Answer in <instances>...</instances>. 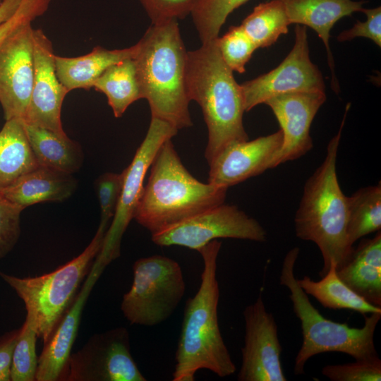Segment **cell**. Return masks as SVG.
<instances>
[{"mask_svg": "<svg viewBox=\"0 0 381 381\" xmlns=\"http://www.w3.org/2000/svg\"><path fill=\"white\" fill-rule=\"evenodd\" d=\"M221 246V242L214 240L198 250L203 260V270L198 291L184 307L173 381H193L201 369L220 377L236 372L218 320L220 293L217 269Z\"/></svg>", "mask_w": 381, "mask_h": 381, "instance_id": "cell-1", "label": "cell"}, {"mask_svg": "<svg viewBox=\"0 0 381 381\" xmlns=\"http://www.w3.org/2000/svg\"><path fill=\"white\" fill-rule=\"evenodd\" d=\"M348 103L337 133L329 141L322 164L306 180L302 198L294 217L296 236L314 243L319 248L323 267V277L332 263L336 269L351 254L353 246L346 234V197L342 192L337 175V158L341 133L347 113Z\"/></svg>", "mask_w": 381, "mask_h": 381, "instance_id": "cell-2", "label": "cell"}, {"mask_svg": "<svg viewBox=\"0 0 381 381\" xmlns=\"http://www.w3.org/2000/svg\"><path fill=\"white\" fill-rule=\"evenodd\" d=\"M216 39L187 52L185 74L188 97L200 105L207 125L208 164L229 144L248 140L242 89L222 59Z\"/></svg>", "mask_w": 381, "mask_h": 381, "instance_id": "cell-3", "label": "cell"}, {"mask_svg": "<svg viewBox=\"0 0 381 381\" xmlns=\"http://www.w3.org/2000/svg\"><path fill=\"white\" fill-rule=\"evenodd\" d=\"M133 58L142 97L151 118L179 129L193 125L185 83L187 51L178 20L152 24L138 42Z\"/></svg>", "mask_w": 381, "mask_h": 381, "instance_id": "cell-4", "label": "cell"}, {"mask_svg": "<svg viewBox=\"0 0 381 381\" xmlns=\"http://www.w3.org/2000/svg\"><path fill=\"white\" fill-rule=\"evenodd\" d=\"M150 169L133 219L151 234L224 203L228 188L194 178L171 139L162 145Z\"/></svg>", "mask_w": 381, "mask_h": 381, "instance_id": "cell-5", "label": "cell"}, {"mask_svg": "<svg viewBox=\"0 0 381 381\" xmlns=\"http://www.w3.org/2000/svg\"><path fill=\"white\" fill-rule=\"evenodd\" d=\"M299 252L298 247L287 252L279 275L280 284L290 291L293 312L300 320L302 330V344L294 359V374H303L307 361L322 353L340 352L354 359L378 355L374 335L381 312L364 315L361 327H353L347 322L340 323L324 317L297 284L294 268Z\"/></svg>", "mask_w": 381, "mask_h": 381, "instance_id": "cell-6", "label": "cell"}, {"mask_svg": "<svg viewBox=\"0 0 381 381\" xmlns=\"http://www.w3.org/2000/svg\"><path fill=\"white\" fill-rule=\"evenodd\" d=\"M109 222L100 220L98 229L86 248L54 271L34 277H18L0 272V277L23 300L25 320L38 338L46 342L71 304L75 292L100 253Z\"/></svg>", "mask_w": 381, "mask_h": 381, "instance_id": "cell-7", "label": "cell"}, {"mask_svg": "<svg viewBox=\"0 0 381 381\" xmlns=\"http://www.w3.org/2000/svg\"><path fill=\"white\" fill-rule=\"evenodd\" d=\"M133 279L126 293L121 310L131 325L155 326L175 311L186 292L180 265L160 255L137 260L133 265Z\"/></svg>", "mask_w": 381, "mask_h": 381, "instance_id": "cell-8", "label": "cell"}, {"mask_svg": "<svg viewBox=\"0 0 381 381\" xmlns=\"http://www.w3.org/2000/svg\"><path fill=\"white\" fill-rule=\"evenodd\" d=\"M222 238L263 243L267 233L255 219L236 206L222 203L151 234L157 246H179L197 251Z\"/></svg>", "mask_w": 381, "mask_h": 381, "instance_id": "cell-9", "label": "cell"}, {"mask_svg": "<svg viewBox=\"0 0 381 381\" xmlns=\"http://www.w3.org/2000/svg\"><path fill=\"white\" fill-rule=\"evenodd\" d=\"M178 130L169 123L151 118L147 134L129 166L124 169L119 201L108 229L103 246L96 260L104 267L119 255L121 237L134 213L144 188L145 175L162 146L176 135Z\"/></svg>", "mask_w": 381, "mask_h": 381, "instance_id": "cell-10", "label": "cell"}, {"mask_svg": "<svg viewBox=\"0 0 381 381\" xmlns=\"http://www.w3.org/2000/svg\"><path fill=\"white\" fill-rule=\"evenodd\" d=\"M64 380L145 381L130 349L129 333L123 327L92 336L71 354Z\"/></svg>", "mask_w": 381, "mask_h": 381, "instance_id": "cell-11", "label": "cell"}, {"mask_svg": "<svg viewBox=\"0 0 381 381\" xmlns=\"http://www.w3.org/2000/svg\"><path fill=\"white\" fill-rule=\"evenodd\" d=\"M245 111L277 95L325 91L322 75L310 58L306 26L296 25L294 46L277 67L241 85Z\"/></svg>", "mask_w": 381, "mask_h": 381, "instance_id": "cell-12", "label": "cell"}, {"mask_svg": "<svg viewBox=\"0 0 381 381\" xmlns=\"http://www.w3.org/2000/svg\"><path fill=\"white\" fill-rule=\"evenodd\" d=\"M244 344L238 381H286L281 361L282 347L272 313L268 312L260 293L243 312Z\"/></svg>", "mask_w": 381, "mask_h": 381, "instance_id": "cell-13", "label": "cell"}, {"mask_svg": "<svg viewBox=\"0 0 381 381\" xmlns=\"http://www.w3.org/2000/svg\"><path fill=\"white\" fill-rule=\"evenodd\" d=\"M33 30L28 23L0 41V104L6 121H24L34 78Z\"/></svg>", "mask_w": 381, "mask_h": 381, "instance_id": "cell-14", "label": "cell"}, {"mask_svg": "<svg viewBox=\"0 0 381 381\" xmlns=\"http://www.w3.org/2000/svg\"><path fill=\"white\" fill-rule=\"evenodd\" d=\"M53 44L41 29L33 30L34 78L25 123L65 135L61 120L63 101L69 92L59 80Z\"/></svg>", "mask_w": 381, "mask_h": 381, "instance_id": "cell-15", "label": "cell"}, {"mask_svg": "<svg viewBox=\"0 0 381 381\" xmlns=\"http://www.w3.org/2000/svg\"><path fill=\"white\" fill-rule=\"evenodd\" d=\"M327 99L325 91L294 92L267 99L283 135L282 145L270 169L297 159L313 147L310 126L318 110Z\"/></svg>", "mask_w": 381, "mask_h": 381, "instance_id": "cell-16", "label": "cell"}, {"mask_svg": "<svg viewBox=\"0 0 381 381\" xmlns=\"http://www.w3.org/2000/svg\"><path fill=\"white\" fill-rule=\"evenodd\" d=\"M283 143L281 130L253 140L233 142L209 164L208 183L229 188L270 169Z\"/></svg>", "mask_w": 381, "mask_h": 381, "instance_id": "cell-17", "label": "cell"}, {"mask_svg": "<svg viewBox=\"0 0 381 381\" xmlns=\"http://www.w3.org/2000/svg\"><path fill=\"white\" fill-rule=\"evenodd\" d=\"M88 279L73 302L63 315L38 358L35 380H64L71 351L77 336L81 313L101 267L94 263Z\"/></svg>", "mask_w": 381, "mask_h": 381, "instance_id": "cell-18", "label": "cell"}, {"mask_svg": "<svg viewBox=\"0 0 381 381\" xmlns=\"http://www.w3.org/2000/svg\"><path fill=\"white\" fill-rule=\"evenodd\" d=\"M284 4L291 24L308 26L313 29L322 40L327 56V63L332 73L331 87L339 92L335 74V64L329 47V32L341 18L361 11L365 1L353 0H279Z\"/></svg>", "mask_w": 381, "mask_h": 381, "instance_id": "cell-19", "label": "cell"}, {"mask_svg": "<svg viewBox=\"0 0 381 381\" xmlns=\"http://www.w3.org/2000/svg\"><path fill=\"white\" fill-rule=\"evenodd\" d=\"M337 273L341 280L369 303L381 307V231L362 238Z\"/></svg>", "mask_w": 381, "mask_h": 381, "instance_id": "cell-20", "label": "cell"}, {"mask_svg": "<svg viewBox=\"0 0 381 381\" xmlns=\"http://www.w3.org/2000/svg\"><path fill=\"white\" fill-rule=\"evenodd\" d=\"M76 187L77 181L72 174L38 166L4 189L0 197L25 209L39 202H61L69 198Z\"/></svg>", "mask_w": 381, "mask_h": 381, "instance_id": "cell-21", "label": "cell"}, {"mask_svg": "<svg viewBox=\"0 0 381 381\" xmlns=\"http://www.w3.org/2000/svg\"><path fill=\"white\" fill-rule=\"evenodd\" d=\"M138 49L135 45L120 49L95 47L85 55L76 57L55 56L56 75L70 92L75 89L90 90L95 81L111 66L127 59H133Z\"/></svg>", "mask_w": 381, "mask_h": 381, "instance_id": "cell-22", "label": "cell"}, {"mask_svg": "<svg viewBox=\"0 0 381 381\" xmlns=\"http://www.w3.org/2000/svg\"><path fill=\"white\" fill-rule=\"evenodd\" d=\"M25 133L40 166L63 173L73 174L83 162L81 146L66 134L61 135L51 130L24 122Z\"/></svg>", "mask_w": 381, "mask_h": 381, "instance_id": "cell-23", "label": "cell"}, {"mask_svg": "<svg viewBox=\"0 0 381 381\" xmlns=\"http://www.w3.org/2000/svg\"><path fill=\"white\" fill-rule=\"evenodd\" d=\"M38 166L24 121L18 119L6 121L0 131V193Z\"/></svg>", "mask_w": 381, "mask_h": 381, "instance_id": "cell-24", "label": "cell"}, {"mask_svg": "<svg viewBox=\"0 0 381 381\" xmlns=\"http://www.w3.org/2000/svg\"><path fill=\"white\" fill-rule=\"evenodd\" d=\"M296 282L307 295L326 308L349 310L363 315L381 312V307L369 303L341 280L333 263L320 280L314 281L306 275Z\"/></svg>", "mask_w": 381, "mask_h": 381, "instance_id": "cell-25", "label": "cell"}, {"mask_svg": "<svg viewBox=\"0 0 381 381\" xmlns=\"http://www.w3.org/2000/svg\"><path fill=\"white\" fill-rule=\"evenodd\" d=\"M92 87L106 95L116 118L122 116L132 103L143 99L133 59L123 60L109 67L95 81Z\"/></svg>", "mask_w": 381, "mask_h": 381, "instance_id": "cell-26", "label": "cell"}, {"mask_svg": "<svg viewBox=\"0 0 381 381\" xmlns=\"http://www.w3.org/2000/svg\"><path fill=\"white\" fill-rule=\"evenodd\" d=\"M346 234L349 243L381 229V184L358 189L346 197Z\"/></svg>", "mask_w": 381, "mask_h": 381, "instance_id": "cell-27", "label": "cell"}, {"mask_svg": "<svg viewBox=\"0 0 381 381\" xmlns=\"http://www.w3.org/2000/svg\"><path fill=\"white\" fill-rule=\"evenodd\" d=\"M289 25L282 2L271 0L256 6L240 26L257 48H266L274 44L280 35L286 34Z\"/></svg>", "mask_w": 381, "mask_h": 381, "instance_id": "cell-28", "label": "cell"}, {"mask_svg": "<svg viewBox=\"0 0 381 381\" xmlns=\"http://www.w3.org/2000/svg\"><path fill=\"white\" fill-rule=\"evenodd\" d=\"M248 0H197L190 13L202 43L215 40L228 16Z\"/></svg>", "mask_w": 381, "mask_h": 381, "instance_id": "cell-29", "label": "cell"}, {"mask_svg": "<svg viewBox=\"0 0 381 381\" xmlns=\"http://www.w3.org/2000/svg\"><path fill=\"white\" fill-rule=\"evenodd\" d=\"M37 335L25 320L16 340L13 353L11 380H35L38 358L36 354Z\"/></svg>", "mask_w": 381, "mask_h": 381, "instance_id": "cell-30", "label": "cell"}, {"mask_svg": "<svg viewBox=\"0 0 381 381\" xmlns=\"http://www.w3.org/2000/svg\"><path fill=\"white\" fill-rule=\"evenodd\" d=\"M221 56L227 66L239 73L245 72V66L257 47L240 25L231 26L228 32L216 39Z\"/></svg>", "mask_w": 381, "mask_h": 381, "instance_id": "cell-31", "label": "cell"}, {"mask_svg": "<svg viewBox=\"0 0 381 381\" xmlns=\"http://www.w3.org/2000/svg\"><path fill=\"white\" fill-rule=\"evenodd\" d=\"M321 373L332 381H380L381 360L376 355L351 363L327 365Z\"/></svg>", "mask_w": 381, "mask_h": 381, "instance_id": "cell-32", "label": "cell"}, {"mask_svg": "<svg viewBox=\"0 0 381 381\" xmlns=\"http://www.w3.org/2000/svg\"><path fill=\"white\" fill-rule=\"evenodd\" d=\"M123 171L120 174L104 173L95 181L101 220L109 222L114 217L119 201L123 182Z\"/></svg>", "mask_w": 381, "mask_h": 381, "instance_id": "cell-33", "label": "cell"}, {"mask_svg": "<svg viewBox=\"0 0 381 381\" xmlns=\"http://www.w3.org/2000/svg\"><path fill=\"white\" fill-rule=\"evenodd\" d=\"M24 209L0 197V259L15 246L20 234V214Z\"/></svg>", "mask_w": 381, "mask_h": 381, "instance_id": "cell-34", "label": "cell"}, {"mask_svg": "<svg viewBox=\"0 0 381 381\" xmlns=\"http://www.w3.org/2000/svg\"><path fill=\"white\" fill-rule=\"evenodd\" d=\"M152 24L183 19L190 14L197 0H139Z\"/></svg>", "mask_w": 381, "mask_h": 381, "instance_id": "cell-35", "label": "cell"}, {"mask_svg": "<svg viewBox=\"0 0 381 381\" xmlns=\"http://www.w3.org/2000/svg\"><path fill=\"white\" fill-rule=\"evenodd\" d=\"M361 12L365 15L366 20L362 22L357 20L351 28L342 31L337 37V40L342 42L356 37H365L381 47V7L363 8Z\"/></svg>", "mask_w": 381, "mask_h": 381, "instance_id": "cell-36", "label": "cell"}, {"mask_svg": "<svg viewBox=\"0 0 381 381\" xmlns=\"http://www.w3.org/2000/svg\"><path fill=\"white\" fill-rule=\"evenodd\" d=\"M52 0H22L16 12L0 24V41L28 23H32L48 10Z\"/></svg>", "mask_w": 381, "mask_h": 381, "instance_id": "cell-37", "label": "cell"}, {"mask_svg": "<svg viewBox=\"0 0 381 381\" xmlns=\"http://www.w3.org/2000/svg\"><path fill=\"white\" fill-rule=\"evenodd\" d=\"M19 329L0 337V381H11L13 353Z\"/></svg>", "mask_w": 381, "mask_h": 381, "instance_id": "cell-38", "label": "cell"}, {"mask_svg": "<svg viewBox=\"0 0 381 381\" xmlns=\"http://www.w3.org/2000/svg\"><path fill=\"white\" fill-rule=\"evenodd\" d=\"M22 0H2L0 4V24L8 20L18 10Z\"/></svg>", "mask_w": 381, "mask_h": 381, "instance_id": "cell-39", "label": "cell"}, {"mask_svg": "<svg viewBox=\"0 0 381 381\" xmlns=\"http://www.w3.org/2000/svg\"><path fill=\"white\" fill-rule=\"evenodd\" d=\"M1 1H2V0H0V4H1Z\"/></svg>", "mask_w": 381, "mask_h": 381, "instance_id": "cell-40", "label": "cell"}]
</instances>
